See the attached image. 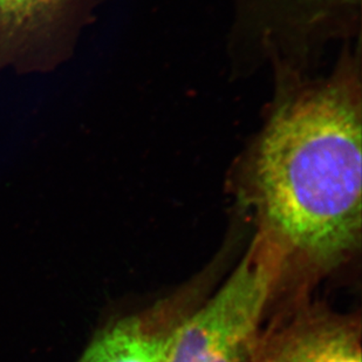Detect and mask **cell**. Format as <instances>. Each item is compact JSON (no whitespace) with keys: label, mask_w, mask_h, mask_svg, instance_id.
<instances>
[{"label":"cell","mask_w":362,"mask_h":362,"mask_svg":"<svg viewBox=\"0 0 362 362\" xmlns=\"http://www.w3.org/2000/svg\"><path fill=\"white\" fill-rule=\"evenodd\" d=\"M253 205L287 274L315 278L361 245V115L352 80L305 93L274 115L260 142Z\"/></svg>","instance_id":"obj_1"},{"label":"cell","mask_w":362,"mask_h":362,"mask_svg":"<svg viewBox=\"0 0 362 362\" xmlns=\"http://www.w3.org/2000/svg\"><path fill=\"white\" fill-rule=\"evenodd\" d=\"M90 0H0V72H46L69 58Z\"/></svg>","instance_id":"obj_3"},{"label":"cell","mask_w":362,"mask_h":362,"mask_svg":"<svg viewBox=\"0 0 362 362\" xmlns=\"http://www.w3.org/2000/svg\"><path fill=\"white\" fill-rule=\"evenodd\" d=\"M361 320L301 301L260 328L249 362H361Z\"/></svg>","instance_id":"obj_4"},{"label":"cell","mask_w":362,"mask_h":362,"mask_svg":"<svg viewBox=\"0 0 362 362\" xmlns=\"http://www.w3.org/2000/svg\"><path fill=\"white\" fill-rule=\"evenodd\" d=\"M197 306L190 293L164 298L96 335L79 362H168L182 322Z\"/></svg>","instance_id":"obj_5"},{"label":"cell","mask_w":362,"mask_h":362,"mask_svg":"<svg viewBox=\"0 0 362 362\" xmlns=\"http://www.w3.org/2000/svg\"><path fill=\"white\" fill-rule=\"evenodd\" d=\"M286 277L283 250L258 230L230 277L178 327L168 362H249L265 311Z\"/></svg>","instance_id":"obj_2"}]
</instances>
